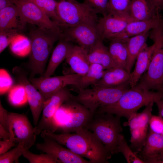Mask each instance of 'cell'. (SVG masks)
<instances>
[{
    "label": "cell",
    "mask_w": 163,
    "mask_h": 163,
    "mask_svg": "<svg viewBox=\"0 0 163 163\" xmlns=\"http://www.w3.org/2000/svg\"><path fill=\"white\" fill-rule=\"evenodd\" d=\"M154 103L152 102L148 104L141 113L132 114L125 123L129 127L130 131V147L137 154L141 151L146 141Z\"/></svg>",
    "instance_id": "9c48e42d"
},
{
    "label": "cell",
    "mask_w": 163,
    "mask_h": 163,
    "mask_svg": "<svg viewBox=\"0 0 163 163\" xmlns=\"http://www.w3.org/2000/svg\"><path fill=\"white\" fill-rule=\"evenodd\" d=\"M15 145L16 144L11 138L8 139L0 140V155L6 152L11 147Z\"/></svg>",
    "instance_id": "b9f144b4"
},
{
    "label": "cell",
    "mask_w": 163,
    "mask_h": 163,
    "mask_svg": "<svg viewBox=\"0 0 163 163\" xmlns=\"http://www.w3.org/2000/svg\"><path fill=\"white\" fill-rule=\"evenodd\" d=\"M14 4L12 0H0V10Z\"/></svg>",
    "instance_id": "f6af8a7d"
},
{
    "label": "cell",
    "mask_w": 163,
    "mask_h": 163,
    "mask_svg": "<svg viewBox=\"0 0 163 163\" xmlns=\"http://www.w3.org/2000/svg\"><path fill=\"white\" fill-rule=\"evenodd\" d=\"M121 117L109 113H96L83 128L92 132L112 155L123 135Z\"/></svg>",
    "instance_id": "277c9868"
},
{
    "label": "cell",
    "mask_w": 163,
    "mask_h": 163,
    "mask_svg": "<svg viewBox=\"0 0 163 163\" xmlns=\"http://www.w3.org/2000/svg\"><path fill=\"white\" fill-rule=\"evenodd\" d=\"M103 40L98 41L88 53V59L90 63H96L102 66L105 69L115 67L112 60L109 48L103 43Z\"/></svg>",
    "instance_id": "4316f807"
},
{
    "label": "cell",
    "mask_w": 163,
    "mask_h": 163,
    "mask_svg": "<svg viewBox=\"0 0 163 163\" xmlns=\"http://www.w3.org/2000/svg\"><path fill=\"white\" fill-rule=\"evenodd\" d=\"M155 47L154 43L149 46L147 44L138 54L136 59L134 69L130 73V78L129 81L130 88L138 83L147 69Z\"/></svg>",
    "instance_id": "7402d4cb"
},
{
    "label": "cell",
    "mask_w": 163,
    "mask_h": 163,
    "mask_svg": "<svg viewBox=\"0 0 163 163\" xmlns=\"http://www.w3.org/2000/svg\"><path fill=\"white\" fill-rule=\"evenodd\" d=\"M149 32L121 40L126 44L128 53V59L126 70L129 73L131 70L138 54L147 44L149 37Z\"/></svg>",
    "instance_id": "484cf974"
},
{
    "label": "cell",
    "mask_w": 163,
    "mask_h": 163,
    "mask_svg": "<svg viewBox=\"0 0 163 163\" xmlns=\"http://www.w3.org/2000/svg\"><path fill=\"white\" fill-rule=\"evenodd\" d=\"M133 21L128 14L115 13H108L99 18L97 25L102 39L109 40L120 33Z\"/></svg>",
    "instance_id": "e0dca14e"
},
{
    "label": "cell",
    "mask_w": 163,
    "mask_h": 163,
    "mask_svg": "<svg viewBox=\"0 0 163 163\" xmlns=\"http://www.w3.org/2000/svg\"><path fill=\"white\" fill-rule=\"evenodd\" d=\"M93 115L88 109L71 97L59 107L54 115V133L57 130L61 133H74L84 127Z\"/></svg>",
    "instance_id": "5b68a950"
},
{
    "label": "cell",
    "mask_w": 163,
    "mask_h": 163,
    "mask_svg": "<svg viewBox=\"0 0 163 163\" xmlns=\"http://www.w3.org/2000/svg\"><path fill=\"white\" fill-rule=\"evenodd\" d=\"M30 0L36 5L60 27V20L57 13V1L56 0Z\"/></svg>",
    "instance_id": "4dcf8cb0"
},
{
    "label": "cell",
    "mask_w": 163,
    "mask_h": 163,
    "mask_svg": "<svg viewBox=\"0 0 163 163\" xmlns=\"http://www.w3.org/2000/svg\"><path fill=\"white\" fill-rule=\"evenodd\" d=\"M9 123L10 138L16 146L22 143L25 149H29L34 144L37 135L26 116L9 112Z\"/></svg>",
    "instance_id": "8fae6325"
},
{
    "label": "cell",
    "mask_w": 163,
    "mask_h": 163,
    "mask_svg": "<svg viewBox=\"0 0 163 163\" xmlns=\"http://www.w3.org/2000/svg\"><path fill=\"white\" fill-rule=\"evenodd\" d=\"M128 14L133 21L148 20L160 15L149 0H132Z\"/></svg>",
    "instance_id": "d4e9b609"
},
{
    "label": "cell",
    "mask_w": 163,
    "mask_h": 163,
    "mask_svg": "<svg viewBox=\"0 0 163 163\" xmlns=\"http://www.w3.org/2000/svg\"><path fill=\"white\" fill-rule=\"evenodd\" d=\"M162 33H163V18H162Z\"/></svg>",
    "instance_id": "c3c4849f"
},
{
    "label": "cell",
    "mask_w": 163,
    "mask_h": 163,
    "mask_svg": "<svg viewBox=\"0 0 163 163\" xmlns=\"http://www.w3.org/2000/svg\"><path fill=\"white\" fill-rule=\"evenodd\" d=\"M43 142L36 144V149L50 154L57 160L58 163H90L89 161L62 146L56 141L45 136L41 135Z\"/></svg>",
    "instance_id": "2e32d148"
},
{
    "label": "cell",
    "mask_w": 163,
    "mask_h": 163,
    "mask_svg": "<svg viewBox=\"0 0 163 163\" xmlns=\"http://www.w3.org/2000/svg\"><path fill=\"white\" fill-rule=\"evenodd\" d=\"M27 23L62 33L61 27L30 0H12Z\"/></svg>",
    "instance_id": "4fadbf2b"
},
{
    "label": "cell",
    "mask_w": 163,
    "mask_h": 163,
    "mask_svg": "<svg viewBox=\"0 0 163 163\" xmlns=\"http://www.w3.org/2000/svg\"><path fill=\"white\" fill-rule=\"evenodd\" d=\"M117 153H121L123 155L127 162L129 163H145L137 155L129 146L122 135L117 148Z\"/></svg>",
    "instance_id": "1f68e13d"
},
{
    "label": "cell",
    "mask_w": 163,
    "mask_h": 163,
    "mask_svg": "<svg viewBox=\"0 0 163 163\" xmlns=\"http://www.w3.org/2000/svg\"><path fill=\"white\" fill-rule=\"evenodd\" d=\"M162 99L163 91L148 90L138 83L126 91L116 103L99 108L95 113H109L128 119L142 107Z\"/></svg>",
    "instance_id": "7a4b0ae2"
},
{
    "label": "cell",
    "mask_w": 163,
    "mask_h": 163,
    "mask_svg": "<svg viewBox=\"0 0 163 163\" xmlns=\"http://www.w3.org/2000/svg\"><path fill=\"white\" fill-rule=\"evenodd\" d=\"M62 29L64 37L76 43L88 53L98 41L103 40L97 24L82 23Z\"/></svg>",
    "instance_id": "30bf717a"
},
{
    "label": "cell",
    "mask_w": 163,
    "mask_h": 163,
    "mask_svg": "<svg viewBox=\"0 0 163 163\" xmlns=\"http://www.w3.org/2000/svg\"><path fill=\"white\" fill-rule=\"evenodd\" d=\"M105 70L100 64H91L87 72L81 76L77 87L79 89H81L87 88L90 85H93L101 78Z\"/></svg>",
    "instance_id": "f1b7e54d"
},
{
    "label": "cell",
    "mask_w": 163,
    "mask_h": 163,
    "mask_svg": "<svg viewBox=\"0 0 163 163\" xmlns=\"http://www.w3.org/2000/svg\"><path fill=\"white\" fill-rule=\"evenodd\" d=\"M27 23L15 4L0 10V31L10 29L20 30Z\"/></svg>",
    "instance_id": "ffe728a7"
},
{
    "label": "cell",
    "mask_w": 163,
    "mask_h": 163,
    "mask_svg": "<svg viewBox=\"0 0 163 163\" xmlns=\"http://www.w3.org/2000/svg\"><path fill=\"white\" fill-rule=\"evenodd\" d=\"M156 9L159 11L163 9V0H149Z\"/></svg>",
    "instance_id": "ee69618b"
},
{
    "label": "cell",
    "mask_w": 163,
    "mask_h": 163,
    "mask_svg": "<svg viewBox=\"0 0 163 163\" xmlns=\"http://www.w3.org/2000/svg\"><path fill=\"white\" fill-rule=\"evenodd\" d=\"M149 129L154 133L162 134L163 132V118L160 116H151L149 122Z\"/></svg>",
    "instance_id": "ab89813d"
},
{
    "label": "cell",
    "mask_w": 163,
    "mask_h": 163,
    "mask_svg": "<svg viewBox=\"0 0 163 163\" xmlns=\"http://www.w3.org/2000/svg\"><path fill=\"white\" fill-rule=\"evenodd\" d=\"M88 54L87 51L77 45L71 49L66 59L73 74L82 76L87 72L90 65Z\"/></svg>",
    "instance_id": "d6986e66"
},
{
    "label": "cell",
    "mask_w": 163,
    "mask_h": 163,
    "mask_svg": "<svg viewBox=\"0 0 163 163\" xmlns=\"http://www.w3.org/2000/svg\"><path fill=\"white\" fill-rule=\"evenodd\" d=\"M110 40L109 50L115 67L126 70L128 53L126 43L120 39Z\"/></svg>",
    "instance_id": "83f0119b"
},
{
    "label": "cell",
    "mask_w": 163,
    "mask_h": 163,
    "mask_svg": "<svg viewBox=\"0 0 163 163\" xmlns=\"http://www.w3.org/2000/svg\"><path fill=\"white\" fill-rule=\"evenodd\" d=\"M11 51L15 54L24 57L30 54L31 50V43L30 38L20 34L16 35L9 45Z\"/></svg>",
    "instance_id": "f546056e"
},
{
    "label": "cell",
    "mask_w": 163,
    "mask_h": 163,
    "mask_svg": "<svg viewBox=\"0 0 163 163\" xmlns=\"http://www.w3.org/2000/svg\"><path fill=\"white\" fill-rule=\"evenodd\" d=\"M13 72L16 75L21 84L25 87L34 124L36 126L46 100L32 84L30 83L25 72L21 69L16 67L13 69Z\"/></svg>",
    "instance_id": "9a60e30c"
},
{
    "label": "cell",
    "mask_w": 163,
    "mask_h": 163,
    "mask_svg": "<svg viewBox=\"0 0 163 163\" xmlns=\"http://www.w3.org/2000/svg\"><path fill=\"white\" fill-rule=\"evenodd\" d=\"M8 98L10 103L14 106H20L26 103L27 99L24 86L20 84L11 87L9 92Z\"/></svg>",
    "instance_id": "d6a6232c"
},
{
    "label": "cell",
    "mask_w": 163,
    "mask_h": 163,
    "mask_svg": "<svg viewBox=\"0 0 163 163\" xmlns=\"http://www.w3.org/2000/svg\"><path fill=\"white\" fill-rule=\"evenodd\" d=\"M149 163H163V150Z\"/></svg>",
    "instance_id": "bcb514c9"
},
{
    "label": "cell",
    "mask_w": 163,
    "mask_h": 163,
    "mask_svg": "<svg viewBox=\"0 0 163 163\" xmlns=\"http://www.w3.org/2000/svg\"><path fill=\"white\" fill-rule=\"evenodd\" d=\"M9 112L5 109L0 102V124L9 132Z\"/></svg>",
    "instance_id": "60d3db41"
},
{
    "label": "cell",
    "mask_w": 163,
    "mask_h": 163,
    "mask_svg": "<svg viewBox=\"0 0 163 163\" xmlns=\"http://www.w3.org/2000/svg\"><path fill=\"white\" fill-rule=\"evenodd\" d=\"M72 95L69 90L65 87L54 93L46 99L43 110L41 119L34 128L37 135L46 130L54 133V115L59 107Z\"/></svg>",
    "instance_id": "7c38bea8"
},
{
    "label": "cell",
    "mask_w": 163,
    "mask_h": 163,
    "mask_svg": "<svg viewBox=\"0 0 163 163\" xmlns=\"http://www.w3.org/2000/svg\"><path fill=\"white\" fill-rule=\"evenodd\" d=\"M155 103L158 108L159 115L163 118V99L159 100Z\"/></svg>",
    "instance_id": "7dc6e473"
},
{
    "label": "cell",
    "mask_w": 163,
    "mask_h": 163,
    "mask_svg": "<svg viewBox=\"0 0 163 163\" xmlns=\"http://www.w3.org/2000/svg\"><path fill=\"white\" fill-rule=\"evenodd\" d=\"M163 150V136L149 128L145 144L138 157L145 162L149 163Z\"/></svg>",
    "instance_id": "cb8c5ba5"
},
{
    "label": "cell",
    "mask_w": 163,
    "mask_h": 163,
    "mask_svg": "<svg viewBox=\"0 0 163 163\" xmlns=\"http://www.w3.org/2000/svg\"><path fill=\"white\" fill-rule=\"evenodd\" d=\"M149 37L155 44L149 64L139 83L148 90L163 91V35L160 29L153 30Z\"/></svg>",
    "instance_id": "ba28073f"
},
{
    "label": "cell",
    "mask_w": 163,
    "mask_h": 163,
    "mask_svg": "<svg viewBox=\"0 0 163 163\" xmlns=\"http://www.w3.org/2000/svg\"><path fill=\"white\" fill-rule=\"evenodd\" d=\"M81 76L72 73L52 77H30L29 80L46 100L53 93L68 85L77 86Z\"/></svg>",
    "instance_id": "5bb4252c"
},
{
    "label": "cell",
    "mask_w": 163,
    "mask_h": 163,
    "mask_svg": "<svg viewBox=\"0 0 163 163\" xmlns=\"http://www.w3.org/2000/svg\"><path fill=\"white\" fill-rule=\"evenodd\" d=\"M129 82L116 87L79 89L72 98L88 109L93 115L101 107L116 103L129 88Z\"/></svg>",
    "instance_id": "8992f818"
},
{
    "label": "cell",
    "mask_w": 163,
    "mask_h": 163,
    "mask_svg": "<svg viewBox=\"0 0 163 163\" xmlns=\"http://www.w3.org/2000/svg\"><path fill=\"white\" fill-rule=\"evenodd\" d=\"M109 0H84V2L97 13L105 16L108 13Z\"/></svg>",
    "instance_id": "74e56055"
},
{
    "label": "cell",
    "mask_w": 163,
    "mask_h": 163,
    "mask_svg": "<svg viewBox=\"0 0 163 163\" xmlns=\"http://www.w3.org/2000/svg\"><path fill=\"white\" fill-rule=\"evenodd\" d=\"M130 73L117 67L106 69L101 78L93 85L94 88L112 87L122 85L129 81Z\"/></svg>",
    "instance_id": "44dd1931"
},
{
    "label": "cell",
    "mask_w": 163,
    "mask_h": 163,
    "mask_svg": "<svg viewBox=\"0 0 163 163\" xmlns=\"http://www.w3.org/2000/svg\"><path fill=\"white\" fill-rule=\"evenodd\" d=\"M22 155L30 163H56V159L52 155L45 153L37 154L30 151L28 149H24Z\"/></svg>",
    "instance_id": "836d02e7"
},
{
    "label": "cell",
    "mask_w": 163,
    "mask_h": 163,
    "mask_svg": "<svg viewBox=\"0 0 163 163\" xmlns=\"http://www.w3.org/2000/svg\"><path fill=\"white\" fill-rule=\"evenodd\" d=\"M41 135L64 145L75 154L89 159L90 163H108L112 155L92 132L83 127L74 133L56 134L46 130Z\"/></svg>",
    "instance_id": "6da1fadb"
},
{
    "label": "cell",
    "mask_w": 163,
    "mask_h": 163,
    "mask_svg": "<svg viewBox=\"0 0 163 163\" xmlns=\"http://www.w3.org/2000/svg\"><path fill=\"white\" fill-rule=\"evenodd\" d=\"M162 19L160 15L149 20L132 21L128 23L122 31L110 39H123L149 32L157 27L161 23Z\"/></svg>",
    "instance_id": "ac0fdd59"
},
{
    "label": "cell",
    "mask_w": 163,
    "mask_h": 163,
    "mask_svg": "<svg viewBox=\"0 0 163 163\" xmlns=\"http://www.w3.org/2000/svg\"><path fill=\"white\" fill-rule=\"evenodd\" d=\"M11 135L0 124V138L3 140L9 139Z\"/></svg>",
    "instance_id": "7bdbcfd3"
},
{
    "label": "cell",
    "mask_w": 163,
    "mask_h": 163,
    "mask_svg": "<svg viewBox=\"0 0 163 163\" xmlns=\"http://www.w3.org/2000/svg\"><path fill=\"white\" fill-rule=\"evenodd\" d=\"M13 83L12 79L7 72L4 69L0 70V92L1 94L10 90Z\"/></svg>",
    "instance_id": "f35d334b"
},
{
    "label": "cell",
    "mask_w": 163,
    "mask_h": 163,
    "mask_svg": "<svg viewBox=\"0 0 163 163\" xmlns=\"http://www.w3.org/2000/svg\"><path fill=\"white\" fill-rule=\"evenodd\" d=\"M53 50L46 69L43 75L46 78L50 77L56 69L64 59L74 45L64 37H61Z\"/></svg>",
    "instance_id": "603a6c76"
},
{
    "label": "cell",
    "mask_w": 163,
    "mask_h": 163,
    "mask_svg": "<svg viewBox=\"0 0 163 163\" xmlns=\"http://www.w3.org/2000/svg\"><path fill=\"white\" fill-rule=\"evenodd\" d=\"M24 149L23 144L20 143L9 151L0 155V163H12L18 162Z\"/></svg>",
    "instance_id": "e575fe53"
},
{
    "label": "cell",
    "mask_w": 163,
    "mask_h": 163,
    "mask_svg": "<svg viewBox=\"0 0 163 163\" xmlns=\"http://www.w3.org/2000/svg\"><path fill=\"white\" fill-rule=\"evenodd\" d=\"M162 135L163 136V132L162 133Z\"/></svg>",
    "instance_id": "681fc988"
},
{
    "label": "cell",
    "mask_w": 163,
    "mask_h": 163,
    "mask_svg": "<svg viewBox=\"0 0 163 163\" xmlns=\"http://www.w3.org/2000/svg\"><path fill=\"white\" fill-rule=\"evenodd\" d=\"M19 30L10 29L0 31V53L9 45L14 37L19 33Z\"/></svg>",
    "instance_id": "8d00e7d4"
},
{
    "label": "cell",
    "mask_w": 163,
    "mask_h": 163,
    "mask_svg": "<svg viewBox=\"0 0 163 163\" xmlns=\"http://www.w3.org/2000/svg\"><path fill=\"white\" fill-rule=\"evenodd\" d=\"M57 13L62 29L82 23L97 24L99 19L93 8L76 0H59Z\"/></svg>",
    "instance_id": "52a82bcc"
},
{
    "label": "cell",
    "mask_w": 163,
    "mask_h": 163,
    "mask_svg": "<svg viewBox=\"0 0 163 163\" xmlns=\"http://www.w3.org/2000/svg\"><path fill=\"white\" fill-rule=\"evenodd\" d=\"M29 35L31 43L29 63L31 71L30 77H34L37 74L43 76L53 45L63 36V34L37 27L31 28Z\"/></svg>",
    "instance_id": "3957f363"
},
{
    "label": "cell",
    "mask_w": 163,
    "mask_h": 163,
    "mask_svg": "<svg viewBox=\"0 0 163 163\" xmlns=\"http://www.w3.org/2000/svg\"><path fill=\"white\" fill-rule=\"evenodd\" d=\"M132 0H109L108 13L128 14Z\"/></svg>",
    "instance_id": "d590c367"
}]
</instances>
